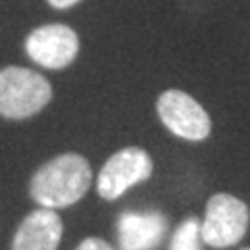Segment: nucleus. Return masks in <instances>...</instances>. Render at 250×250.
<instances>
[{"label":"nucleus","mask_w":250,"mask_h":250,"mask_svg":"<svg viewBox=\"0 0 250 250\" xmlns=\"http://www.w3.org/2000/svg\"><path fill=\"white\" fill-rule=\"evenodd\" d=\"M202 236H200V221L196 217L186 219L179 223L173 238H171V250H200Z\"/></svg>","instance_id":"nucleus-9"},{"label":"nucleus","mask_w":250,"mask_h":250,"mask_svg":"<svg viewBox=\"0 0 250 250\" xmlns=\"http://www.w3.org/2000/svg\"><path fill=\"white\" fill-rule=\"evenodd\" d=\"M242 250H250V248H242Z\"/></svg>","instance_id":"nucleus-12"},{"label":"nucleus","mask_w":250,"mask_h":250,"mask_svg":"<svg viewBox=\"0 0 250 250\" xmlns=\"http://www.w3.org/2000/svg\"><path fill=\"white\" fill-rule=\"evenodd\" d=\"M92 184L90 163L82 154H59L31 177L29 194L42 208L71 207L83 198Z\"/></svg>","instance_id":"nucleus-1"},{"label":"nucleus","mask_w":250,"mask_h":250,"mask_svg":"<svg viewBox=\"0 0 250 250\" xmlns=\"http://www.w3.org/2000/svg\"><path fill=\"white\" fill-rule=\"evenodd\" d=\"M250 221V210L240 198L231 194H213L207 202L200 236L207 246L229 248L244 238Z\"/></svg>","instance_id":"nucleus-3"},{"label":"nucleus","mask_w":250,"mask_h":250,"mask_svg":"<svg viewBox=\"0 0 250 250\" xmlns=\"http://www.w3.org/2000/svg\"><path fill=\"white\" fill-rule=\"evenodd\" d=\"M119 250H152L167 233V219L159 210H127L117 221Z\"/></svg>","instance_id":"nucleus-7"},{"label":"nucleus","mask_w":250,"mask_h":250,"mask_svg":"<svg viewBox=\"0 0 250 250\" xmlns=\"http://www.w3.org/2000/svg\"><path fill=\"white\" fill-rule=\"evenodd\" d=\"M156 113L163 125L177 138L202 142L210 136V117L198 100L182 90H167L156 100Z\"/></svg>","instance_id":"nucleus-4"},{"label":"nucleus","mask_w":250,"mask_h":250,"mask_svg":"<svg viewBox=\"0 0 250 250\" xmlns=\"http://www.w3.org/2000/svg\"><path fill=\"white\" fill-rule=\"evenodd\" d=\"M27 57L46 69L69 67L80 52V38L69 25L48 23L36 27L25 38Z\"/></svg>","instance_id":"nucleus-6"},{"label":"nucleus","mask_w":250,"mask_h":250,"mask_svg":"<svg viewBox=\"0 0 250 250\" xmlns=\"http://www.w3.org/2000/svg\"><path fill=\"white\" fill-rule=\"evenodd\" d=\"M62 238V221L52 208H38L19 225L13 250H57Z\"/></svg>","instance_id":"nucleus-8"},{"label":"nucleus","mask_w":250,"mask_h":250,"mask_svg":"<svg viewBox=\"0 0 250 250\" xmlns=\"http://www.w3.org/2000/svg\"><path fill=\"white\" fill-rule=\"evenodd\" d=\"M80 0H48V4L54 6V9H69V6L77 4Z\"/></svg>","instance_id":"nucleus-11"},{"label":"nucleus","mask_w":250,"mask_h":250,"mask_svg":"<svg viewBox=\"0 0 250 250\" xmlns=\"http://www.w3.org/2000/svg\"><path fill=\"white\" fill-rule=\"evenodd\" d=\"M152 175V159L144 148L129 146L115 152L98 173L96 190L104 200H117L131 186Z\"/></svg>","instance_id":"nucleus-5"},{"label":"nucleus","mask_w":250,"mask_h":250,"mask_svg":"<svg viewBox=\"0 0 250 250\" xmlns=\"http://www.w3.org/2000/svg\"><path fill=\"white\" fill-rule=\"evenodd\" d=\"M77 250H115V248L100 238H85L82 244L77 246Z\"/></svg>","instance_id":"nucleus-10"},{"label":"nucleus","mask_w":250,"mask_h":250,"mask_svg":"<svg viewBox=\"0 0 250 250\" xmlns=\"http://www.w3.org/2000/svg\"><path fill=\"white\" fill-rule=\"evenodd\" d=\"M52 85L44 75L25 67L0 71V115L6 119H27L50 103Z\"/></svg>","instance_id":"nucleus-2"}]
</instances>
